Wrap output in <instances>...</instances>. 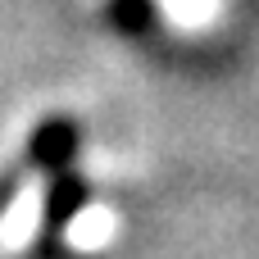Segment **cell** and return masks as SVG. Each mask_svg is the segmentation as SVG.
Listing matches in <instances>:
<instances>
[{"label": "cell", "instance_id": "cell-1", "mask_svg": "<svg viewBox=\"0 0 259 259\" xmlns=\"http://www.w3.org/2000/svg\"><path fill=\"white\" fill-rule=\"evenodd\" d=\"M41 214H46V182H27V187H18L9 214L0 219V255H18V250L36 237Z\"/></svg>", "mask_w": 259, "mask_h": 259}, {"label": "cell", "instance_id": "cell-2", "mask_svg": "<svg viewBox=\"0 0 259 259\" xmlns=\"http://www.w3.org/2000/svg\"><path fill=\"white\" fill-rule=\"evenodd\" d=\"M109 232H114V219H109L105 209H96V205L77 209V214H73V223L64 228V237H68L77 250H96V246H105V241H109Z\"/></svg>", "mask_w": 259, "mask_h": 259}, {"label": "cell", "instance_id": "cell-3", "mask_svg": "<svg viewBox=\"0 0 259 259\" xmlns=\"http://www.w3.org/2000/svg\"><path fill=\"white\" fill-rule=\"evenodd\" d=\"M159 9L173 18V27H205L209 18H219L223 0H159Z\"/></svg>", "mask_w": 259, "mask_h": 259}]
</instances>
